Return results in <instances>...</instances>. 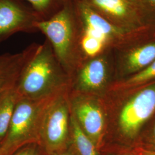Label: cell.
Wrapping results in <instances>:
<instances>
[{
	"label": "cell",
	"instance_id": "6da1fadb",
	"mask_svg": "<svg viewBox=\"0 0 155 155\" xmlns=\"http://www.w3.org/2000/svg\"><path fill=\"white\" fill-rule=\"evenodd\" d=\"M69 84V75L45 39L22 70L16 89L20 98L39 100L58 94Z\"/></svg>",
	"mask_w": 155,
	"mask_h": 155
},
{
	"label": "cell",
	"instance_id": "7a4b0ae2",
	"mask_svg": "<svg viewBox=\"0 0 155 155\" xmlns=\"http://www.w3.org/2000/svg\"><path fill=\"white\" fill-rule=\"evenodd\" d=\"M45 36L58 61L69 76L80 64L79 32L73 0H69L55 15L37 24Z\"/></svg>",
	"mask_w": 155,
	"mask_h": 155
},
{
	"label": "cell",
	"instance_id": "3957f363",
	"mask_svg": "<svg viewBox=\"0 0 155 155\" xmlns=\"http://www.w3.org/2000/svg\"><path fill=\"white\" fill-rule=\"evenodd\" d=\"M55 95L42 100L19 99L7 133L0 144V155H12L27 144L39 143L43 113Z\"/></svg>",
	"mask_w": 155,
	"mask_h": 155
},
{
	"label": "cell",
	"instance_id": "277c9868",
	"mask_svg": "<svg viewBox=\"0 0 155 155\" xmlns=\"http://www.w3.org/2000/svg\"><path fill=\"white\" fill-rule=\"evenodd\" d=\"M71 116L68 87L51 100L42 117L39 143L48 155L69 147Z\"/></svg>",
	"mask_w": 155,
	"mask_h": 155
},
{
	"label": "cell",
	"instance_id": "5b68a950",
	"mask_svg": "<svg viewBox=\"0 0 155 155\" xmlns=\"http://www.w3.org/2000/svg\"><path fill=\"white\" fill-rule=\"evenodd\" d=\"M68 95L72 116L84 134L101 150L107 127V115L101 101L93 94L68 90Z\"/></svg>",
	"mask_w": 155,
	"mask_h": 155
},
{
	"label": "cell",
	"instance_id": "8992f818",
	"mask_svg": "<svg viewBox=\"0 0 155 155\" xmlns=\"http://www.w3.org/2000/svg\"><path fill=\"white\" fill-rule=\"evenodd\" d=\"M43 20L21 0H0V44L16 33L38 32Z\"/></svg>",
	"mask_w": 155,
	"mask_h": 155
},
{
	"label": "cell",
	"instance_id": "52a82bcc",
	"mask_svg": "<svg viewBox=\"0 0 155 155\" xmlns=\"http://www.w3.org/2000/svg\"><path fill=\"white\" fill-rule=\"evenodd\" d=\"M109 78L108 62L104 56L82 61L70 75V92L97 95L104 90Z\"/></svg>",
	"mask_w": 155,
	"mask_h": 155
},
{
	"label": "cell",
	"instance_id": "ba28073f",
	"mask_svg": "<svg viewBox=\"0 0 155 155\" xmlns=\"http://www.w3.org/2000/svg\"><path fill=\"white\" fill-rule=\"evenodd\" d=\"M155 110V84L142 90L124 106L118 117L121 132L133 138Z\"/></svg>",
	"mask_w": 155,
	"mask_h": 155
},
{
	"label": "cell",
	"instance_id": "9c48e42d",
	"mask_svg": "<svg viewBox=\"0 0 155 155\" xmlns=\"http://www.w3.org/2000/svg\"><path fill=\"white\" fill-rule=\"evenodd\" d=\"M39 46L32 43L21 52L0 55V95L16 86L22 70Z\"/></svg>",
	"mask_w": 155,
	"mask_h": 155
},
{
	"label": "cell",
	"instance_id": "30bf717a",
	"mask_svg": "<svg viewBox=\"0 0 155 155\" xmlns=\"http://www.w3.org/2000/svg\"><path fill=\"white\" fill-rule=\"evenodd\" d=\"M95 11L110 21L129 15L130 6L127 0H85Z\"/></svg>",
	"mask_w": 155,
	"mask_h": 155
},
{
	"label": "cell",
	"instance_id": "8fae6325",
	"mask_svg": "<svg viewBox=\"0 0 155 155\" xmlns=\"http://www.w3.org/2000/svg\"><path fill=\"white\" fill-rule=\"evenodd\" d=\"M19 99L16 86L0 95V144L7 133Z\"/></svg>",
	"mask_w": 155,
	"mask_h": 155
},
{
	"label": "cell",
	"instance_id": "7c38bea8",
	"mask_svg": "<svg viewBox=\"0 0 155 155\" xmlns=\"http://www.w3.org/2000/svg\"><path fill=\"white\" fill-rule=\"evenodd\" d=\"M70 146L76 155H101L100 150L82 130L72 116Z\"/></svg>",
	"mask_w": 155,
	"mask_h": 155
},
{
	"label": "cell",
	"instance_id": "4fadbf2b",
	"mask_svg": "<svg viewBox=\"0 0 155 155\" xmlns=\"http://www.w3.org/2000/svg\"><path fill=\"white\" fill-rule=\"evenodd\" d=\"M155 61V43L145 45L133 51L127 57L128 70L134 72L148 66Z\"/></svg>",
	"mask_w": 155,
	"mask_h": 155
},
{
	"label": "cell",
	"instance_id": "5bb4252c",
	"mask_svg": "<svg viewBox=\"0 0 155 155\" xmlns=\"http://www.w3.org/2000/svg\"><path fill=\"white\" fill-rule=\"evenodd\" d=\"M22 1V0H21ZM43 20H47L59 11L69 0H24Z\"/></svg>",
	"mask_w": 155,
	"mask_h": 155
},
{
	"label": "cell",
	"instance_id": "9a60e30c",
	"mask_svg": "<svg viewBox=\"0 0 155 155\" xmlns=\"http://www.w3.org/2000/svg\"><path fill=\"white\" fill-rule=\"evenodd\" d=\"M155 78V61L150 64L144 70L131 78L128 81V84H136L148 81Z\"/></svg>",
	"mask_w": 155,
	"mask_h": 155
},
{
	"label": "cell",
	"instance_id": "2e32d148",
	"mask_svg": "<svg viewBox=\"0 0 155 155\" xmlns=\"http://www.w3.org/2000/svg\"><path fill=\"white\" fill-rule=\"evenodd\" d=\"M12 155H49L39 143L27 144Z\"/></svg>",
	"mask_w": 155,
	"mask_h": 155
},
{
	"label": "cell",
	"instance_id": "e0dca14e",
	"mask_svg": "<svg viewBox=\"0 0 155 155\" xmlns=\"http://www.w3.org/2000/svg\"><path fill=\"white\" fill-rule=\"evenodd\" d=\"M50 155H76V154L69 145V147L67 148L66 149Z\"/></svg>",
	"mask_w": 155,
	"mask_h": 155
},
{
	"label": "cell",
	"instance_id": "ac0fdd59",
	"mask_svg": "<svg viewBox=\"0 0 155 155\" xmlns=\"http://www.w3.org/2000/svg\"><path fill=\"white\" fill-rule=\"evenodd\" d=\"M140 155H155V151L148 150H141L139 152Z\"/></svg>",
	"mask_w": 155,
	"mask_h": 155
},
{
	"label": "cell",
	"instance_id": "d6986e66",
	"mask_svg": "<svg viewBox=\"0 0 155 155\" xmlns=\"http://www.w3.org/2000/svg\"><path fill=\"white\" fill-rule=\"evenodd\" d=\"M150 1V2H153V3H155V0H149Z\"/></svg>",
	"mask_w": 155,
	"mask_h": 155
},
{
	"label": "cell",
	"instance_id": "ffe728a7",
	"mask_svg": "<svg viewBox=\"0 0 155 155\" xmlns=\"http://www.w3.org/2000/svg\"><path fill=\"white\" fill-rule=\"evenodd\" d=\"M153 135H154V137H155V127H154V129H153Z\"/></svg>",
	"mask_w": 155,
	"mask_h": 155
},
{
	"label": "cell",
	"instance_id": "44dd1931",
	"mask_svg": "<svg viewBox=\"0 0 155 155\" xmlns=\"http://www.w3.org/2000/svg\"></svg>",
	"mask_w": 155,
	"mask_h": 155
}]
</instances>
